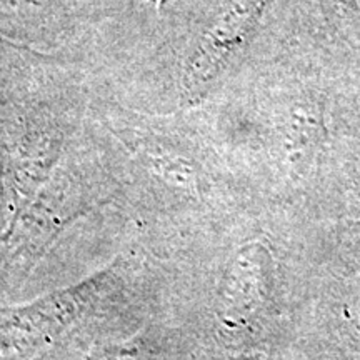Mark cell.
Wrapping results in <instances>:
<instances>
[{"label": "cell", "mask_w": 360, "mask_h": 360, "mask_svg": "<svg viewBox=\"0 0 360 360\" xmlns=\"http://www.w3.org/2000/svg\"><path fill=\"white\" fill-rule=\"evenodd\" d=\"M154 2H155V4H159V6H160V4H164L165 0H154Z\"/></svg>", "instance_id": "obj_1"}]
</instances>
